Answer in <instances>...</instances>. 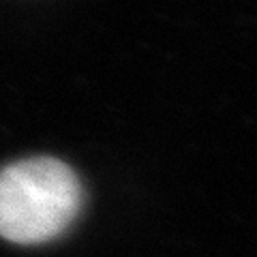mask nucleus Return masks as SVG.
<instances>
[{
  "label": "nucleus",
  "mask_w": 257,
  "mask_h": 257,
  "mask_svg": "<svg viewBox=\"0 0 257 257\" xmlns=\"http://www.w3.org/2000/svg\"><path fill=\"white\" fill-rule=\"evenodd\" d=\"M82 208L75 172L50 157L0 170V236L15 244H41L60 236Z\"/></svg>",
  "instance_id": "nucleus-1"
}]
</instances>
